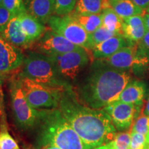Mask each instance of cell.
<instances>
[{"label": "cell", "instance_id": "obj_6", "mask_svg": "<svg viewBox=\"0 0 149 149\" xmlns=\"http://www.w3.org/2000/svg\"><path fill=\"white\" fill-rule=\"evenodd\" d=\"M90 56L88 51L81 48L77 51L54 54L48 57L55 65L61 77L70 82L76 80L80 72L88 65Z\"/></svg>", "mask_w": 149, "mask_h": 149}, {"label": "cell", "instance_id": "obj_29", "mask_svg": "<svg viewBox=\"0 0 149 149\" xmlns=\"http://www.w3.org/2000/svg\"><path fill=\"white\" fill-rule=\"evenodd\" d=\"M148 146L146 135L135 132L130 133V149H146Z\"/></svg>", "mask_w": 149, "mask_h": 149}, {"label": "cell", "instance_id": "obj_20", "mask_svg": "<svg viewBox=\"0 0 149 149\" xmlns=\"http://www.w3.org/2000/svg\"><path fill=\"white\" fill-rule=\"evenodd\" d=\"M74 21L79 24L88 34H91L102 25L100 14H80L72 10L68 14Z\"/></svg>", "mask_w": 149, "mask_h": 149}, {"label": "cell", "instance_id": "obj_32", "mask_svg": "<svg viewBox=\"0 0 149 149\" xmlns=\"http://www.w3.org/2000/svg\"><path fill=\"white\" fill-rule=\"evenodd\" d=\"M132 1L144 10H146L149 6V0H132Z\"/></svg>", "mask_w": 149, "mask_h": 149}, {"label": "cell", "instance_id": "obj_4", "mask_svg": "<svg viewBox=\"0 0 149 149\" xmlns=\"http://www.w3.org/2000/svg\"><path fill=\"white\" fill-rule=\"evenodd\" d=\"M21 74L54 90L72 88L70 82L61 77L48 56L32 51L24 57Z\"/></svg>", "mask_w": 149, "mask_h": 149}, {"label": "cell", "instance_id": "obj_35", "mask_svg": "<svg viewBox=\"0 0 149 149\" xmlns=\"http://www.w3.org/2000/svg\"><path fill=\"white\" fill-rule=\"evenodd\" d=\"M95 149H114V148H113V146H112L111 141H110V142L108 143V144H106L104 145H102V146L96 147V148H95Z\"/></svg>", "mask_w": 149, "mask_h": 149}, {"label": "cell", "instance_id": "obj_11", "mask_svg": "<svg viewBox=\"0 0 149 149\" xmlns=\"http://www.w3.org/2000/svg\"><path fill=\"white\" fill-rule=\"evenodd\" d=\"M141 106L116 101L104 107L110 115L113 125L118 130H125L131 127Z\"/></svg>", "mask_w": 149, "mask_h": 149}, {"label": "cell", "instance_id": "obj_40", "mask_svg": "<svg viewBox=\"0 0 149 149\" xmlns=\"http://www.w3.org/2000/svg\"><path fill=\"white\" fill-rule=\"evenodd\" d=\"M146 10L147 11V13H149V6L148 7V8H147V9H146Z\"/></svg>", "mask_w": 149, "mask_h": 149}, {"label": "cell", "instance_id": "obj_17", "mask_svg": "<svg viewBox=\"0 0 149 149\" xmlns=\"http://www.w3.org/2000/svg\"><path fill=\"white\" fill-rule=\"evenodd\" d=\"M146 31L143 16L135 15L123 20L122 35L128 40L139 42Z\"/></svg>", "mask_w": 149, "mask_h": 149}, {"label": "cell", "instance_id": "obj_28", "mask_svg": "<svg viewBox=\"0 0 149 149\" xmlns=\"http://www.w3.org/2000/svg\"><path fill=\"white\" fill-rule=\"evenodd\" d=\"M114 149H130V133H120L116 134L115 138L111 141Z\"/></svg>", "mask_w": 149, "mask_h": 149}, {"label": "cell", "instance_id": "obj_5", "mask_svg": "<svg viewBox=\"0 0 149 149\" xmlns=\"http://www.w3.org/2000/svg\"><path fill=\"white\" fill-rule=\"evenodd\" d=\"M10 95L12 108L17 124L23 129H31L37 125L39 111L33 109L26 99L19 76L11 80Z\"/></svg>", "mask_w": 149, "mask_h": 149}, {"label": "cell", "instance_id": "obj_19", "mask_svg": "<svg viewBox=\"0 0 149 149\" xmlns=\"http://www.w3.org/2000/svg\"><path fill=\"white\" fill-rule=\"evenodd\" d=\"M111 8L122 20L135 15L143 16L145 10L136 5L132 0H110Z\"/></svg>", "mask_w": 149, "mask_h": 149}, {"label": "cell", "instance_id": "obj_1", "mask_svg": "<svg viewBox=\"0 0 149 149\" xmlns=\"http://www.w3.org/2000/svg\"><path fill=\"white\" fill-rule=\"evenodd\" d=\"M58 109L83 141L87 149L108 144L116 135V128L110 115L104 110L84 105L73 88L60 91Z\"/></svg>", "mask_w": 149, "mask_h": 149}, {"label": "cell", "instance_id": "obj_33", "mask_svg": "<svg viewBox=\"0 0 149 149\" xmlns=\"http://www.w3.org/2000/svg\"><path fill=\"white\" fill-rule=\"evenodd\" d=\"M143 17H144V24L146 28L147 31H149V13H145L144 15H143Z\"/></svg>", "mask_w": 149, "mask_h": 149}, {"label": "cell", "instance_id": "obj_30", "mask_svg": "<svg viewBox=\"0 0 149 149\" xmlns=\"http://www.w3.org/2000/svg\"><path fill=\"white\" fill-rule=\"evenodd\" d=\"M13 17V16L12 15L10 11L2 3H1L0 4V33L2 32L6 26Z\"/></svg>", "mask_w": 149, "mask_h": 149}, {"label": "cell", "instance_id": "obj_15", "mask_svg": "<svg viewBox=\"0 0 149 149\" xmlns=\"http://www.w3.org/2000/svg\"><path fill=\"white\" fill-rule=\"evenodd\" d=\"M56 0H28L27 12L42 24L48 23L55 13Z\"/></svg>", "mask_w": 149, "mask_h": 149}, {"label": "cell", "instance_id": "obj_25", "mask_svg": "<svg viewBox=\"0 0 149 149\" xmlns=\"http://www.w3.org/2000/svg\"><path fill=\"white\" fill-rule=\"evenodd\" d=\"M129 132H135L146 136L149 133V116L143 115L136 118Z\"/></svg>", "mask_w": 149, "mask_h": 149}, {"label": "cell", "instance_id": "obj_7", "mask_svg": "<svg viewBox=\"0 0 149 149\" xmlns=\"http://www.w3.org/2000/svg\"><path fill=\"white\" fill-rule=\"evenodd\" d=\"M19 76L24 95L33 109L40 110L58 107V95L60 91L44 86L21 74Z\"/></svg>", "mask_w": 149, "mask_h": 149}, {"label": "cell", "instance_id": "obj_9", "mask_svg": "<svg viewBox=\"0 0 149 149\" xmlns=\"http://www.w3.org/2000/svg\"><path fill=\"white\" fill-rule=\"evenodd\" d=\"M97 60L111 68L123 70L134 66H144L148 63V58L139 53L137 45L125 46L110 57Z\"/></svg>", "mask_w": 149, "mask_h": 149}, {"label": "cell", "instance_id": "obj_10", "mask_svg": "<svg viewBox=\"0 0 149 149\" xmlns=\"http://www.w3.org/2000/svg\"><path fill=\"white\" fill-rule=\"evenodd\" d=\"M81 48L57 34L51 29L46 31L43 36L31 46L34 52L47 56L77 51Z\"/></svg>", "mask_w": 149, "mask_h": 149}, {"label": "cell", "instance_id": "obj_36", "mask_svg": "<svg viewBox=\"0 0 149 149\" xmlns=\"http://www.w3.org/2000/svg\"><path fill=\"white\" fill-rule=\"evenodd\" d=\"M40 149H61V148H59V147L53 146V145H46V146L41 147Z\"/></svg>", "mask_w": 149, "mask_h": 149}, {"label": "cell", "instance_id": "obj_23", "mask_svg": "<svg viewBox=\"0 0 149 149\" xmlns=\"http://www.w3.org/2000/svg\"><path fill=\"white\" fill-rule=\"evenodd\" d=\"M0 149H20L3 122L0 126Z\"/></svg>", "mask_w": 149, "mask_h": 149}, {"label": "cell", "instance_id": "obj_16", "mask_svg": "<svg viewBox=\"0 0 149 149\" xmlns=\"http://www.w3.org/2000/svg\"><path fill=\"white\" fill-rule=\"evenodd\" d=\"M18 17L24 34L31 44L40 39L46 31L43 24L31 16L28 12L21 13Z\"/></svg>", "mask_w": 149, "mask_h": 149}, {"label": "cell", "instance_id": "obj_2", "mask_svg": "<svg viewBox=\"0 0 149 149\" xmlns=\"http://www.w3.org/2000/svg\"><path fill=\"white\" fill-rule=\"evenodd\" d=\"M130 80V74L125 70L111 68L97 59L74 92L84 105L102 109L118 100Z\"/></svg>", "mask_w": 149, "mask_h": 149}, {"label": "cell", "instance_id": "obj_37", "mask_svg": "<svg viewBox=\"0 0 149 149\" xmlns=\"http://www.w3.org/2000/svg\"><path fill=\"white\" fill-rule=\"evenodd\" d=\"M0 100H3V93H2V80L0 78Z\"/></svg>", "mask_w": 149, "mask_h": 149}, {"label": "cell", "instance_id": "obj_27", "mask_svg": "<svg viewBox=\"0 0 149 149\" xmlns=\"http://www.w3.org/2000/svg\"><path fill=\"white\" fill-rule=\"evenodd\" d=\"M1 3L10 11L13 17L27 12L23 0H3Z\"/></svg>", "mask_w": 149, "mask_h": 149}, {"label": "cell", "instance_id": "obj_8", "mask_svg": "<svg viewBox=\"0 0 149 149\" xmlns=\"http://www.w3.org/2000/svg\"><path fill=\"white\" fill-rule=\"evenodd\" d=\"M48 24L52 31L64 37L74 45L88 51L93 50L88 33L68 15L52 16Z\"/></svg>", "mask_w": 149, "mask_h": 149}, {"label": "cell", "instance_id": "obj_38", "mask_svg": "<svg viewBox=\"0 0 149 149\" xmlns=\"http://www.w3.org/2000/svg\"><path fill=\"white\" fill-rule=\"evenodd\" d=\"M3 100H0V117L3 115Z\"/></svg>", "mask_w": 149, "mask_h": 149}, {"label": "cell", "instance_id": "obj_12", "mask_svg": "<svg viewBox=\"0 0 149 149\" xmlns=\"http://www.w3.org/2000/svg\"><path fill=\"white\" fill-rule=\"evenodd\" d=\"M24 59L21 49L10 44L0 35V75L17 69L23 64Z\"/></svg>", "mask_w": 149, "mask_h": 149}, {"label": "cell", "instance_id": "obj_26", "mask_svg": "<svg viewBox=\"0 0 149 149\" xmlns=\"http://www.w3.org/2000/svg\"><path fill=\"white\" fill-rule=\"evenodd\" d=\"M77 0H56L55 13L63 16L69 14L74 10Z\"/></svg>", "mask_w": 149, "mask_h": 149}, {"label": "cell", "instance_id": "obj_14", "mask_svg": "<svg viewBox=\"0 0 149 149\" xmlns=\"http://www.w3.org/2000/svg\"><path fill=\"white\" fill-rule=\"evenodd\" d=\"M127 40L122 35H116L97 44L92 50L93 58L100 59L110 57L121 48L128 46Z\"/></svg>", "mask_w": 149, "mask_h": 149}, {"label": "cell", "instance_id": "obj_39", "mask_svg": "<svg viewBox=\"0 0 149 149\" xmlns=\"http://www.w3.org/2000/svg\"><path fill=\"white\" fill-rule=\"evenodd\" d=\"M146 139H147V142H148V144H149V133L146 136Z\"/></svg>", "mask_w": 149, "mask_h": 149}, {"label": "cell", "instance_id": "obj_13", "mask_svg": "<svg viewBox=\"0 0 149 149\" xmlns=\"http://www.w3.org/2000/svg\"><path fill=\"white\" fill-rule=\"evenodd\" d=\"M0 35L16 47L29 48L32 45L24 34L18 16L13 17L10 19Z\"/></svg>", "mask_w": 149, "mask_h": 149}, {"label": "cell", "instance_id": "obj_3", "mask_svg": "<svg viewBox=\"0 0 149 149\" xmlns=\"http://www.w3.org/2000/svg\"><path fill=\"white\" fill-rule=\"evenodd\" d=\"M37 141L41 147L53 145L61 149H87L59 109L39 110Z\"/></svg>", "mask_w": 149, "mask_h": 149}, {"label": "cell", "instance_id": "obj_21", "mask_svg": "<svg viewBox=\"0 0 149 149\" xmlns=\"http://www.w3.org/2000/svg\"><path fill=\"white\" fill-rule=\"evenodd\" d=\"M101 15L102 26L104 27L111 32L122 35L123 20L117 15L113 8H110L103 10Z\"/></svg>", "mask_w": 149, "mask_h": 149}, {"label": "cell", "instance_id": "obj_22", "mask_svg": "<svg viewBox=\"0 0 149 149\" xmlns=\"http://www.w3.org/2000/svg\"><path fill=\"white\" fill-rule=\"evenodd\" d=\"M103 0H77L74 11L80 14H100Z\"/></svg>", "mask_w": 149, "mask_h": 149}, {"label": "cell", "instance_id": "obj_42", "mask_svg": "<svg viewBox=\"0 0 149 149\" xmlns=\"http://www.w3.org/2000/svg\"><path fill=\"white\" fill-rule=\"evenodd\" d=\"M146 149H149V144H148V147H147Z\"/></svg>", "mask_w": 149, "mask_h": 149}, {"label": "cell", "instance_id": "obj_24", "mask_svg": "<svg viewBox=\"0 0 149 149\" xmlns=\"http://www.w3.org/2000/svg\"><path fill=\"white\" fill-rule=\"evenodd\" d=\"M116 35H120L117 34L115 33L111 32V31H109V30L107 29L105 27H104L102 25L95 32L91 33V34H89V37H90V41L91 42V44H92L93 47H94L97 44H100V43L107 40L108 39L111 38V37L113 36H116Z\"/></svg>", "mask_w": 149, "mask_h": 149}, {"label": "cell", "instance_id": "obj_31", "mask_svg": "<svg viewBox=\"0 0 149 149\" xmlns=\"http://www.w3.org/2000/svg\"><path fill=\"white\" fill-rule=\"evenodd\" d=\"M139 42H141L142 47L149 51V31H146L144 37Z\"/></svg>", "mask_w": 149, "mask_h": 149}, {"label": "cell", "instance_id": "obj_34", "mask_svg": "<svg viewBox=\"0 0 149 149\" xmlns=\"http://www.w3.org/2000/svg\"><path fill=\"white\" fill-rule=\"evenodd\" d=\"M143 115H146V116H149V97L147 100L146 104H145V107L143 109Z\"/></svg>", "mask_w": 149, "mask_h": 149}, {"label": "cell", "instance_id": "obj_18", "mask_svg": "<svg viewBox=\"0 0 149 149\" xmlns=\"http://www.w3.org/2000/svg\"><path fill=\"white\" fill-rule=\"evenodd\" d=\"M146 87L144 83L139 81L129 82L120 94L117 101L124 103L141 106L143 104Z\"/></svg>", "mask_w": 149, "mask_h": 149}, {"label": "cell", "instance_id": "obj_41", "mask_svg": "<svg viewBox=\"0 0 149 149\" xmlns=\"http://www.w3.org/2000/svg\"><path fill=\"white\" fill-rule=\"evenodd\" d=\"M2 1H3V0H0V4H1V3H2Z\"/></svg>", "mask_w": 149, "mask_h": 149}]
</instances>
